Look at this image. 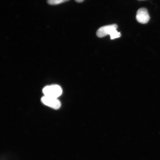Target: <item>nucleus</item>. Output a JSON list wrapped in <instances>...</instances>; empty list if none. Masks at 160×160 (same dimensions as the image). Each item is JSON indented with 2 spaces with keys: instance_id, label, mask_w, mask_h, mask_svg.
Wrapping results in <instances>:
<instances>
[{
  "instance_id": "obj_1",
  "label": "nucleus",
  "mask_w": 160,
  "mask_h": 160,
  "mask_svg": "<svg viewBox=\"0 0 160 160\" xmlns=\"http://www.w3.org/2000/svg\"><path fill=\"white\" fill-rule=\"evenodd\" d=\"M117 28L118 26L116 24L103 26L98 30L97 35L101 38L109 35L111 40L118 38L121 37V34L117 31Z\"/></svg>"
},
{
  "instance_id": "obj_6",
  "label": "nucleus",
  "mask_w": 160,
  "mask_h": 160,
  "mask_svg": "<svg viewBox=\"0 0 160 160\" xmlns=\"http://www.w3.org/2000/svg\"><path fill=\"white\" fill-rule=\"evenodd\" d=\"M75 1L78 3H81L83 2L84 0H75Z\"/></svg>"
},
{
  "instance_id": "obj_2",
  "label": "nucleus",
  "mask_w": 160,
  "mask_h": 160,
  "mask_svg": "<svg viewBox=\"0 0 160 160\" xmlns=\"http://www.w3.org/2000/svg\"><path fill=\"white\" fill-rule=\"evenodd\" d=\"M43 92L44 96L57 98L61 95L62 91L59 86L53 85L48 86L44 88Z\"/></svg>"
},
{
  "instance_id": "obj_7",
  "label": "nucleus",
  "mask_w": 160,
  "mask_h": 160,
  "mask_svg": "<svg viewBox=\"0 0 160 160\" xmlns=\"http://www.w3.org/2000/svg\"><path fill=\"white\" fill-rule=\"evenodd\" d=\"M138 1H145V0H138Z\"/></svg>"
},
{
  "instance_id": "obj_5",
  "label": "nucleus",
  "mask_w": 160,
  "mask_h": 160,
  "mask_svg": "<svg viewBox=\"0 0 160 160\" xmlns=\"http://www.w3.org/2000/svg\"><path fill=\"white\" fill-rule=\"evenodd\" d=\"M68 1L69 0H47V2L49 5H57Z\"/></svg>"
},
{
  "instance_id": "obj_4",
  "label": "nucleus",
  "mask_w": 160,
  "mask_h": 160,
  "mask_svg": "<svg viewBox=\"0 0 160 160\" xmlns=\"http://www.w3.org/2000/svg\"><path fill=\"white\" fill-rule=\"evenodd\" d=\"M150 19L148 12L145 8H141L138 10L136 15V19L139 23H147L148 22Z\"/></svg>"
},
{
  "instance_id": "obj_3",
  "label": "nucleus",
  "mask_w": 160,
  "mask_h": 160,
  "mask_svg": "<svg viewBox=\"0 0 160 160\" xmlns=\"http://www.w3.org/2000/svg\"><path fill=\"white\" fill-rule=\"evenodd\" d=\"M42 102L46 105L53 109H57L61 107V103L58 99L56 98L44 96L42 98Z\"/></svg>"
}]
</instances>
